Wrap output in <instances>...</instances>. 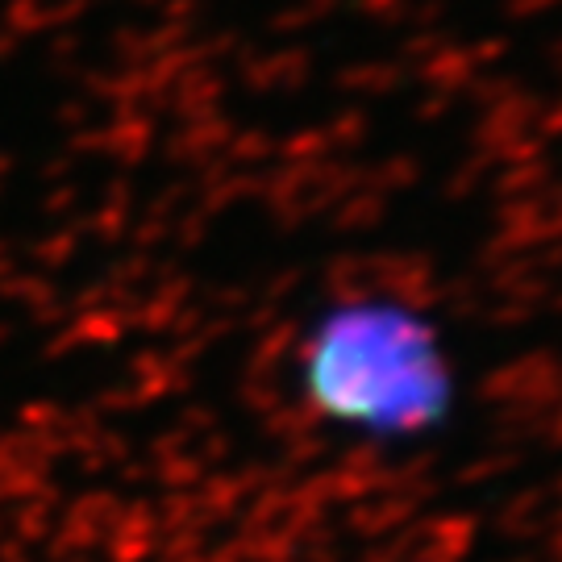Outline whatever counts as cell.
<instances>
[{"instance_id":"1","label":"cell","mask_w":562,"mask_h":562,"mask_svg":"<svg viewBox=\"0 0 562 562\" xmlns=\"http://www.w3.org/2000/svg\"><path fill=\"white\" fill-rule=\"evenodd\" d=\"M300 379L321 417L375 433L425 429L450 404L438 338L400 304L334 309L304 346Z\"/></svg>"}]
</instances>
